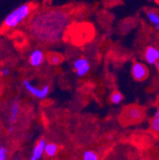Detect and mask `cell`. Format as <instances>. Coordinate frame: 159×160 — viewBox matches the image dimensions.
<instances>
[{"label":"cell","mask_w":159,"mask_h":160,"mask_svg":"<svg viewBox=\"0 0 159 160\" xmlns=\"http://www.w3.org/2000/svg\"><path fill=\"white\" fill-rule=\"evenodd\" d=\"M68 24L69 15L63 11H44L32 19L29 31L37 41L56 42L61 39Z\"/></svg>","instance_id":"cell-1"},{"label":"cell","mask_w":159,"mask_h":160,"mask_svg":"<svg viewBox=\"0 0 159 160\" xmlns=\"http://www.w3.org/2000/svg\"><path fill=\"white\" fill-rule=\"evenodd\" d=\"M32 7L29 3L19 5L17 8L7 14V16L4 18L3 26L9 30L18 27L30 17V15L32 14Z\"/></svg>","instance_id":"cell-2"},{"label":"cell","mask_w":159,"mask_h":160,"mask_svg":"<svg viewBox=\"0 0 159 160\" xmlns=\"http://www.w3.org/2000/svg\"><path fill=\"white\" fill-rule=\"evenodd\" d=\"M145 112L143 108L140 106H136V105H132L128 106L124 111L121 115V120L122 122L125 124H134L140 122L141 120L144 118Z\"/></svg>","instance_id":"cell-3"},{"label":"cell","mask_w":159,"mask_h":160,"mask_svg":"<svg viewBox=\"0 0 159 160\" xmlns=\"http://www.w3.org/2000/svg\"><path fill=\"white\" fill-rule=\"evenodd\" d=\"M23 86L31 94L38 99H45L51 92V88L49 85H45L41 88H36L27 79L23 80Z\"/></svg>","instance_id":"cell-4"},{"label":"cell","mask_w":159,"mask_h":160,"mask_svg":"<svg viewBox=\"0 0 159 160\" xmlns=\"http://www.w3.org/2000/svg\"><path fill=\"white\" fill-rule=\"evenodd\" d=\"M72 67H73V70H74L76 75L79 77L85 76L91 70V65H90L89 60L83 56L75 59L73 61Z\"/></svg>","instance_id":"cell-5"},{"label":"cell","mask_w":159,"mask_h":160,"mask_svg":"<svg viewBox=\"0 0 159 160\" xmlns=\"http://www.w3.org/2000/svg\"><path fill=\"white\" fill-rule=\"evenodd\" d=\"M132 75L136 81H143L149 76V70L145 64L134 62L132 66Z\"/></svg>","instance_id":"cell-6"},{"label":"cell","mask_w":159,"mask_h":160,"mask_svg":"<svg viewBox=\"0 0 159 160\" xmlns=\"http://www.w3.org/2000/svg\"><path fill=\"white\" fill-rule=\"evenodd\" d=\"M45 61V53L40 49H34L29 55V62L32 67H39Z\"/></svg>","instance_id":"cell-7"},{"label":"cell","mask_w":159,"mask_h":160,"mask_svg":"<svg viewBox=\"0 0 159 160\" xmlns=\"http://www.w3.org/2000/svg\"><path fill=\"white\" fill-rule=\"evenodd\" d=\"M145 61L150 65H155L159 61V49L154 46H149L146 48L144 52Z\"/></svg>","instance_id":"cell-8"},{"label":"cell","mask_w":159,"mask_h":160,"mask_svg":"<svg viewBox=\"0 0 159 160\" xmlns=\"http://www.w3.org/2000/svg\"><path fill=\"white\" fill-rule=\"evenodd\" d=\"M47 143H46V140L44 138H41L39 141L36 143L35 147L33 148V151H32V156H31V159L30 160H39L43 153L45 152V147H46Z\"/></svg>","instance_id":"cell-9"},{"label":"cell","mask_w":159,"mask_h":160,"mask_svg":"<svg viewBox=\"0 0 159 160\" xmlns=\"http://www.w3.org/2000/svg\"><path fill=\"white\" fill-rule=\"evenodd\" d=\"M147 14V17L149 19L150 23L156 29V30H159V13L154 12V11H148L146 12Z\"/></svg>","instance_id":"cell-10"},{"label":"cell","mask_w":159,"mask_h":160,"mask_svg":"<svg viewBox=\"0 0 159 160\" xmlns=\"http://www.w3.org/2000/svg\"><path fill=\"white\" fill-rule=\"evenodd\" d=\"M47 60L51 65H59L60 63L63 62L64 58L60 53H58V52H51L50 54H48Z\"/></svg>","instance_id":"cell-11"},{"label":"cell","mask_w":159,"mask_h":160,"mask_svg":"<svg viewBox=\"0 0 159 160\" xmlns=\"http://www.w3.org/2000/svg\"><path fill=\"white\" fill-rule=\"evenodd\" d=\"M19 112H20V106L17 102H13L11 107V115H10V122L12 124L15 123L16 119L18 117Z\"/></svg>","instance_id":"cell-12"},{"label":"cell","mask_w":159,"mask_h":160,"mask_svg":"<svg viewBox=\"0 0 159 160\" xmlns=\"http://www.w3.org/2000/svg\"><path fill=\"white\" fill-rule=\"evenodd\" d=\"M59 147L57 144L55 143H47L46 147H45V154L49 157H52L54 155H56V153L58 152Z\"/></svg>","instance_id":"cell-13"},{"label":"cell","mask_w":159,"mask_h":160,"mask_svg":"<svg viewBox=\"0 0 159 160\" xmlns=\"http://www.w3.org/2000/svg\"><path fill=\"white\" fill-rule=\"evenodd\" d=\"M151 129L154 133L159 134V108L156 110L154 116L151 121Z\"/></svg>","instance_id":"cell-14"},{"label":"cell","mask_w":159,"mask_h":160,"mask_svg":"<svg viewBox=\"0 0 159 160\" xmlns=\"http://www.w3.org/2000/svg\"><path fill=\"white\" fill-rule=\"evenodd\" d=\"M123 100V94L118 92V91H114L112 92L111 96H110V101L112 104H114V105H118L122 102Z\"/></svg>","instance_id":"cell-15"},{"label":"cell","mask_w":159,"mask_h":160,"mask_svg":"<svg viewBox=\"0 0 159 160\" xmlns=\"http://www.w3.org/2000/svg\"><path fill=\"white\" fill-rule=\"evenodd\" d=\"M98 154L93 151H85L83 152V160H98Z\"/></svg>","instance_id":"cell-16"},{"label":"cell","mask_w":159,"mask_h":160,"mask_svg":"<svg viewBox=\"0 0 159 160\" xmlns=\"http://www.w3.org/2000/svg\"><path fill=\"white\" fill-rule=\"evenodd\" d=\"M8 151L5 147H0V160H7Z\"/></svg>","instance_id":"cell-17"},{"label":"cell","mask_w":159,"mask_h":160,"mask_svg":"<svg viewBox=\"0 0 159 160\" xmlns=\"http://www.w3.org/2000/svg\"><path fill=\"white\" fill-rule=\"evenodd\" d=\"M10 73H11V71L9 68H2L1 71H0V74L2 76H9Z\"/></svg>","instance_id":"cell-18"},{"label":"cell","mask_w":159,"mask_h":160,"mask_svg":"<svg viewBox=\"0 0 159 160\" xmlns=\"http://www.w3.org/2000/svg\"><path fill=\"white\" fill-rule=\"evenodd\" d=\"M155 68H156V70H157V72H158V73H159V61H157V62H156V64H155Z\"/></svg>","instance_id":"cell-19"}]
</instances>
